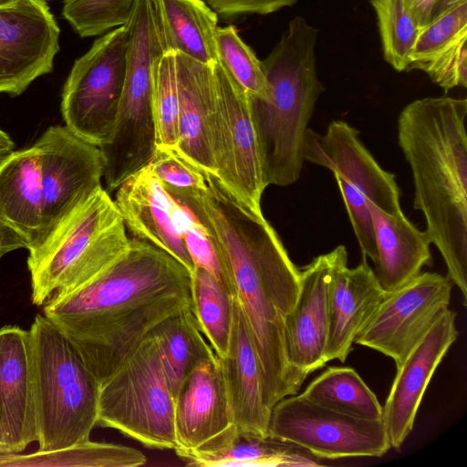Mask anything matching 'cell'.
Instances as JSON below:
<instances>
[{"label":"cell","instance_id":"obj_1","mask_svg":"<svg viewBox=\"0 0 467 467\" xmlns=\"http://www.w3.org/2000/svg\"><path fill=\"white\" fill-rule=\"evenodd\" d=\"M188 209L203 226L232 276L262 371L264 398L272 407L297 394L304 379L290 366L285 318L295 306L301 272L264 217L221 183L195 194Z\"/></svg>","mask_w":467,"mask_h":467},{"label":"cell","instance_id":"obj_2","mask_svg":"<svg viewBox=\"0 0 467 467\" xmlns=\"http://www.w3.org/2000/svg\"><path fill=\"white\" fill-rule=\"evenodd\" d=\"M190 305L188 269L134 237L99 276L74 292L51 296L43 312L100 385L158 324Z\"/></svg>","mask_w":467,"mask_h":467},{"label":"cell","instance_id":"obj_3","mask_svg":"<svg viewBox=\"0 0 467 467\" xmlns=\"http://www.w3.org/2000/svg\"><path fill=\"white\" fill-rule=\"evenodd\" d=\"M467 99L411 101L398 119V142L414 184L413 207L467 305Z\"/></svg>","mask_w":467,"mask_h":467},{"label":"cell","instance_id":"obj_4","mask_svg":"<svg viewBox=\"0 0 467 467\" xmlns=\"http://www.w3.org/2000/svg\"><path fill=\"white\" fill-rule=\"evenodd\" d=\"M317 34L304 17L296 16L261 60L270 97L249 99L267 186H288L301 174L307 125L324 91L316 65Z\"/></svg>","mask_w":467,"mask_h":467},{"label":"cell","instance_id":"obj_5","mask_svg":"<svg viewBox=\"0 0 467 467\" xmlns=\"http://www.w3.org/2000/svg\"><path fill=\"white\" fill-rule=\"evenodd\" d=\"M130 242L113 199L99 186L28 249L33 304L42 306L51 296L85 286L122 255Z\"/></svg>","mask_w":467,"mask_h":467},{"label":"cell","instance_id":"obj_6","mask_svg":"<svg viewBox=\"0 0 467 467\" xmlns=\"http://www.w3.org/2000/svg\"><path fill=\"white\" fill-rule=\"evenodd\" d=\"M29 333L38 451L88 441L98 421L99 381L47 317L36 316Z\"/></svg>","mask_w":467,"mask_h":467},{"label":"cell","instance_id":"obj_7","mask_svg":"<svg viewBox=\"0 0 467 467\" xmlns=\"http://www.w3.org/2000/svg\"><path fill=\"white\" fill-rule=\"evenodd\" d=\"M97 425L147 448H177L174 397L152 331L100 384Z\"/></svg>","mask_w":467,"mask_h":467},{"label":"cell","instance_id":"obj_8","mask_svg":"<svg viewBox=\"0 0 467 467\" xmlns=\"http://www.w3.org/2000/svg\"><path fill=\"white\" fill-rule=\"evenodd\" d=\"M127 29L98 37L73 64L61 94L65 126L81 140L101 148L111 136L122 95Z\"/></svg>","mask_w":467,"mask_h":467},{"label":"cell","instance_id":"obj_9","mask_svg":"<svg viewBox=\"0 0 467 467\" xmlns=\"http://www.w3.org/2000/svg\"><path fill=\"white\" fill-rule=\"evenodd\" d=\"M268 435L319 459L381 457L391 448L382 419L340 413L301 394L285 397L272 407Z\"/></svg>","mask_w":467,"mask_h":467},{"label":"cell","instance_id":"obj_10","mask_svg":"<svg viewBox=\"0 0 467 467\" xmlns=\"http://www.w3.org/2000/svg\"><path fill=\"white\" fill-rule=\"evenodd\" d=\"M216 108L213 155L217 177L242 202L262 212L267 187L248 94L221 62L213 65Z\"/></svg>","mask_w":467,"mask_h":467},{"label":"cell","instance_id":"obj_11","mask_svg":"<svg viewBox=\"0 0 467 467\" xmlns=\"http://www.w3.org/2000/svg\"><path fill=\"white\" fill-rule=\"evenodd\" d=\"M452 283L438 273H420L387 296L354 343L377 350L401 366L411 349L448 308Z\"/></svg>","mask_w":467,"mask_h":467},{"label":"cell","instance_id":"obj_12","mask_svg":"<svg viewBox=\"0 0 467 467\" xmlns=\"http://www.w3.org/2000/svg\"><path fill=\"white\" fill-rule=\"evenodd\" d=\"M35 143L40 156L44 240L64 216L101 186L104 161L99 147L66 126H50Z\"/></svg>","mask_w":467,"mask_h":467},{"label":"cell","instance_id":"obj_13","mask_svg":"<svg viewBox=\"0 0 467 467\" xmlns=\"http://www.w3.org/2000/svg\"><path fill=\"white\" fill-rule=\"evenodd\" d=\"M59 26L45 0H15L0 6V93L21 95L53 71Z\"/></svg>","mask_w":467,"mask_h":467},{"label":"cell","instance_id":"obj_14","mask_svg":"<svg viewBox=\"0 0 467 467\" xmlns=\"http://www.w3.org/2000/svg\"><path fill=\"white\" fill-rule=\"evenodd\" d=\"M176 454L182 460L215 451L238 433L217 356L199 363L174 399Z\"/></svg>","mask_w":467,"mask_h":467},{"label":"cell","instance_id":"obj_15","mask_svg":"<svg viewBox=\"0 0 467 467\" xmlns=\"http://www.w3.org/2000/svg\"><path fill=\"white\" fill-rule=\"evenodd\" d=\"M304 161L330 170L384 212H402L395 175L382 169L361 142L358 131L346 121H331L323 135L308 128Z\"/></svg>","mask_w":467,"mask_h":467},{"label":"cell","instance_id":"obj_16","mask_svg":"<svg viewBox=\"0 0 467 467\" xmlns=\"http://www.w3.org/2000/svg\"><path fill=\"white\" fill-rule=\"evenodd\" d=\"M455 313L446 308L411 349L397 374L382 407L390 447L400 449L411 432L425 390L458 337Z\"/></svg>","mask_w":467,"mask_h":467},{"label":"cell","instance_id":"obj_17","mask_svg":"<svg viewBox=\"0 0 467 467\" xmlns=\"http://www.w3.org/2000/svg\"><path fill=\"white\" fill-rule=\"evenodd\" d=\"M333 260L332 250L300 268L298 297L285 318L286 358L293 370L304 380L327 363L325 351Z\"/></svg>","mask_w":467,"mask_h":467},{"label":"cell","instance_id":"obj_18","mask_svg":"<svg viewBox=\"0 0 467 467\" xmlns=\"http://www.w3.org/2000/svg\"><path fill=\"white\" fill-rule=\"evenodd\" d=\"M329 285V319L325 359L344 363L357 335L366 326L388 292L384 291L366 259L348 266L344 245L333 249Z\"/></svg>","mask_w":467,"mask_h":467},{"label":"cell","instance_id":"obj_19","mask_svg":"<svg viewBox=\"0 0 467 467\" xmlns=\"http://www.w3.org/2000/svg\"><path fill=\"white\" fill-rule=\"evenodd\" d=\"M0 431L5 453H18L37 441L29 330L0 328Z\"/></svg>","mask_w":467,"mask_h":467},{"label":"cell","instance_id":"obj_20","mask_svg":"<svg viewBox=\"0 0 467 467\" xmlns=\"http://www.w3.org/2000/svg\"><path fill=\"white\" fill-rule=\"evenodd\" d=\"M115 191V206L134 237L165 251L192 274L195 265L176 223L175 201L148 165Z\"/></svg>","mask_w":467,"mask_h":467},{"label":"cell","instance_id":"obj_21","mask_svg":"<svg viewBox=\"0 0 467 467\" xmlns=\"http://www.w3.org/2000/svg\"><path fill=\"white\" fill-rule=\"evenodd\" d=\"M176 53L178 140L175 150L204 174L216 176L213 129L216 84L213 65Z\"/></svg>","mask_w":467,"mask_h":467},{"label":"cell","instance_id":"obj_22","mask_svg":"<svg viewBox=\"0 0 467 467\" xmlns=\"http://www.w3.org/2000/svg\"><path fill=\"white\" fill-rule=\"evenodd\" d=\"M218 361L237 432L267 436L271 410L265 401L260 363L236 297L227 352Z\"/></svg>","mask_w":467,"mask_h":467},{"label":"cell","instance_id":"obj_23","mask_svg":"<svg viewBox=\"0 0 467 467\" xmlns=\"http://www.w3.org/2000/svg\"><path fill=\"white\" fill-rule=\"evenodd\" d=\"M467 0L420 30L408 70H421L446 92L467 87Z\"/></svg>","mask_w":467,"mask_h":467},{"label":"cell","instance_id":"obj_24","mask_svg":"<svg viewBox=\"0 0 467 467\" xmlns=\"http://www.w3.org/2000/svg\"><path fill=\"white\" fill-rule=\"evenodd\" d=\"M377 257L375 275L381 288L392 292L431 265V242L428 234L419 230L403 213L390 214L369 203Z\"/></svg>","mask_w":467,"mask_h":467},{"label":"cell","instance_id":"obj_25","mask_svg":"<svg viewBox=\"0 0 467 467\" xmlns=\"http://www.w3.org/2000/svg\"><path fill=\"white\" fill-rule=\"evenodd\" d=\"M0 209L28 250L43 240L40 156L36 143L0 163Z\"/></svg>","mask_w":467,"mask_h":467},{"label":"cell","instance_id":"obj_26","mask_svg":"<svg viewBox=\"0 0 467 467\" xmlns=\"http://www.w3.org/2000/svg\"><path fill=\"white\" fill-rule=\"evenodd\" d=\"M165 52L214 65L218 15L203 0H150Z\"/></svg>","mask_w":467,"mask_h":467},{"label":"cell","instance_id":"obj_27","mask_svg":"<svg viewBox=\"0 0 467 467\" xmlns=\"http://www.w3.org/2000/svg\"><path fill=\"white\" fill-rule=\"evenodd\" d=\"M198 467H316L320 459L309 451L269 435L237 433L224 447L183 459Z\"/></svg>","mask_w":467,"mask_h":467},{"label":"cell","instance_id":"obj_28","mask_svg":"<svg viewBox=\"0 0 467 467\" xmlns=\"http://www.w3.org/2000/svg\"><path fill=\"white\" fill-rule=\"evenodd\" d=\"M172 395L175 396L187 375L202 361L216 357L205 340L192 305L173 314L152 330Z\"/></svg>","mask_w":467,"mask_h":467},{"label":"cell","instance_id":"obj_29","mask_svg":"<svg viewBox=\"0 0 467 467\" xmlns=\"http://www.w3.org/2000/svg\"><path fill=\"white\" fill-rule=\"evenodd\" d=\"M301 395L311 402L350 416L382 419V406L358 372L349 367H329Z\"/></svg>","mask_w":467,"mask_h":467},{"label":"cell","instance_id":"obj_30","mask_svg":"<svg viewBox=\"0 0 467 467\" xmlns=\"http://www.w3.org/2000/svg\"><path fill=\"white\" fill-rule=\"evenodd\" d=\"M146 462L136 449L90 440L52 451L0 453V466L137 467Z\"/></svg>","mask_w":467,"mask_h":467},{"label":"cell","instance_id":"obj_31","mask_svg":"<svg viewBox=\"0 0 467 467\" xmlns=\"http://www.w3.org/2000/svg\"><path fill=\"white\" fill-rule=\"evenodd\" d=\"M192 308L197 324L218 358L228 348L235 296L208 271L195 266L191 274Z\"/></svg>","mask_w":467,"mask_h":467},{"label":"cell","instance_id":"obj_32","mask_svg":"<svg viewBox=\"0 0 467 467\" xmlns=\"http://www.w3.org/2000/svg\"><path fill=\"white\" fill-rule=\"evenodd\" d=\"M375 10L384 59L397 71H407L420 28L401 0H370Z\"/></svg>","mask_w":467,"mask_h":467},{"label":"cell","instance_id":"obj_33","mask_svg":"<svg viewBox=\"0 0 467 467\" xmlns=\"http://www.w3.org/2000/svg\"><path fill=\"white\" fill-rule=\"evenodd\" d=\"M218 61L249 97L268 99L270 88L262 61L241 38L234 26H218L215 31Z\"/></svg>","mask_w":467,"mask_h":467},{"label":"cell","instance_id":"obj_34","mask_svg":"<svg viewBox=\"0 0 467 467\" xmlns=\"http://www.w3.org/2000/svg\"><path fill=\"white\" fill-rule=\"evenodd\" d=\"M152 109L156 146L175 149L178 140V86L176 53L168 51L152 66Z\"/></svg>","mask_w":467,"mask_h":467},{"label":"cell","instance_id":"obj_35","mask_svg":"<svg viewBox=\"0 0 467 467\" xmlns=\"http://www.w3.org/2000/svg\"><path fill=\"white\" fill-rule=\"evenodd\" d=\"M136 0H66L62 16L80 37L125 26Z\"/></svg>","mask_w":467,"mask_h":467},{"label":"cell","instance_id":"obj_36","mask_svg":"<svg viewBox=\"0 0 467 467\" xmlns=\"http://www.w3.org/2000/svg\"><path fill=\"white\" fill-rule=\"evenodd\" d=\"M175 204L176 223L194 265L208 271L235 296L229 269L205 229L189 210L176 201Z\"/></svg>","mask_w":467,"mask_h":467},{"label":"cell","instance_id":"obj_37","mask_svg":"<svg viewBox=\"0 0 467 467\" xmlns=\"http://www.w3.org/2000/svg\"><path fill=\"white\" fill-rule=\"evenodd\" d=\"M148 167L163 186L178 190H203L206 177L175 150L156 146Z\"/></svg>","mask_w":467,"mask_h":467},{"label":"cell","instance_id":"obj_38","mask_svg":"<svg viewBox=\"0 0 467 467\" xmlns=\"http://www.w3.org/2000/svg\"><path fill=\"white\" fill-rule=\"evenodd\" d=\"M217 15L226 18L268 15L293 5L297 0H203Z\"/></svg>","mask_w":467,"mask_h":467},{"label":"cell","instance_id":"obj_39","mask_svg":"<svg viewBox=\"0 0 467 467\" xmlns=\"http://www.w3.org/2000/svg\"><path fill=\"white\" fill-rule=\"evenodd\" d=\"M421 29L431 21L438 0H401Z\"/></svg>","mask_w":467,"mask_h":467},{"label":"cell","instance_id":"obj_40","mask_svg":"<svg viewBox=\"0 0 467 467\" xmlns=\"http://www.w3.org/2000/svg\"><path fill=\"white\" fill-rule=\"evenodd\" d=\"M20 248H26L21 237L7 224L0 222V256Z\"/></svg>","mask_w":467,"mask_h":467},{"label":"cell","instance_id":"obj_41","mask_svg":"<svg viewBox=\"0 0 467 467\" xmlns=\"http://www.w3.org/2000/svg\"><path fill=\"white\" fill-rule=\"evenodd\" d=\"M15 142L10 136L0 129V163L15 151Z\"/></svg>","mask_w":467,"mask_h":467},{"label":"cell","instance_id":"obj_42","mask_svg":"<svg viewBox=\"0 0 467 467\" xmlns=\"http://www.w3.org/2000/svg\"><path fill=\"white\" fill-rule=\"evenodd\" d=\"M462 0H438L435 5V8L432 13L431 21L444 13L447 9H449L451 5L460 2Z\"/></svg>","mask_w":467,"mask_h":467},{"label":"cell","instance_id":"obj_43","mask_svg":"<svg viewBox=\"0 0 467 467\" xmlns=\"http://www.w3.org/2000/svg\"><path fill=\"white\" fill-rule=\"evenodd\" d=\"M0 451L5 453V442H4V439H3V435H2V432L0 431Z\"/></svg>","mask_w":467,"mask_h":467},{"label":"cell","instance_id":"obj_44","mask_svg":"<svg viewBox=\"0 0 467 467\" xmlns=\"http://www.w3.org/2000/svg\"><path fill=\"white\" fill-rule=\"evenodd\" d=\"M15 0H0V6L12 3Z\"/></svg>","mask_w":467,"mask_h":467},{"label":"cell","instance_id":"obj_45","mask_svg":"<svg viewBox=\"0 0 467 467\" xmlns=\"http://www.w3.org/2000/svg\"><path fill=\"white\" fill-rule=\"evenodd\" d=\"M0 222H2V223H5L4 216H3L2 212H1V209H0ZM5 224H6V223H5Z\"/></svg>","mask_w":467,"mask_h":467},{"label":"cell","instance_id":"obj_46","mask_svg":"<svg viewBox=\"0 0 467 467\" xmlns=\"http://www.w3.org/2000/svg\"><path fill=\"white\" fill-rule=\"evenodd\" d=\"M0 453H3V452L0 451Z\"/></svg>","mask_w":467,"mask_h":467},{"label":"cell","instance_id":"obj_47","mask_svg":"<svg viewBox=\"0 0 467 467\" xmlns=\"http://www.w3.org/2000/svg\"><path fill=\"white\" fill-rule=\"evenodd\" d=\"M1 258H2V257L0 256V259H1Z\"/></svg>","mask_w":467,"mask_h":467},{"label":"cell","instance_id":"obj_48","mask_svg":"<svg viewBox=\"0 0 467 467\" xmlns=\"http://www.w3.org/2000/svg\"><path fill=\"white\" fill-rule=\"evenodd\" d=\"M46 1V0H45Z\"/></svg>","mask_w":467,"mask_h":467}]
</instances>
